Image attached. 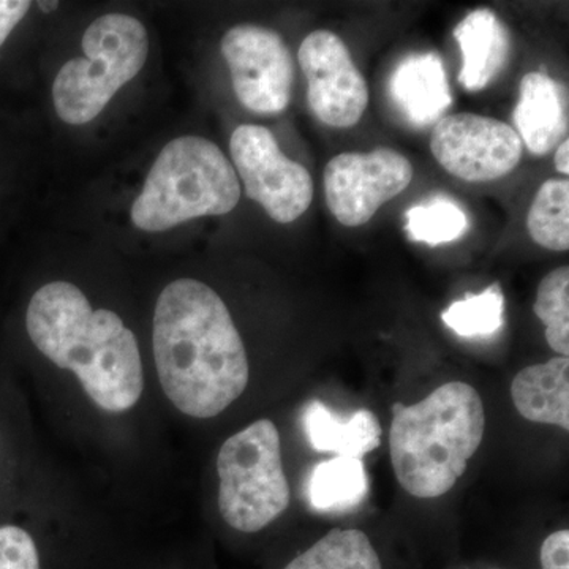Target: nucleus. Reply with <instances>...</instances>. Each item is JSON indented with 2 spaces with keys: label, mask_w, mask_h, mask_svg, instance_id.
I'll list each match as a JSON object with an SVG mask.
<instances>
[{
  "label": "nucleus",
  "mask_w": 569,
  "mask_h": 569,
  "mask_svg": "<svg viewBox=\"0 0 569 569\" xmlns=\"http://www.w3.org/2000/svg\"><path fill=\"white\" fill-rule=\"evenodd\" d=\"M26 332L51 369V415L114 482L156 470L167 427L140 339L116 310L93 307L78 284H41Z\"/></svg>",
  "instance_id": "obj_1"
},
{
  "label": "nucleus",
  "mask_w": 569,
  "mask_h": 569,
  "mask_svg": "<svg viewBox=\"0 0 569 569\" xmlns=\"http://www.w3.org/2000/svg\"><path fill=\"white\" fill-rule=\"evenodd\" d=\"M151 373L164 422L209 426L252 383V365L230 307L211 284L182 277L157 296Z\"/></svg>",
  "instance_id": "obj_2"
},
{
  "label": "nucleus",
  "mask_w": 569,
  "mask_h": 569,
  "mask_svg": "<svg viewBox=\"0 0 569 569\" xmlns=\"http://www.w3.org/2000/svg\"><path fill=\"white\" fill-rule=\"evenodd\" d=\"M392 411L389 452L397 481L417 498L445 496L485 438V403L477 388L451 381L413 406L396 403Z\"/></svg>",
  "instance_id": "obj_3"
},
{
  "label": "nucleus",
  "mask_w": 569,
  "mask_h": 569,
  "mask_svg": "<svg viewBox=\"0 0 569 569\" xmlns=\"http://www.w3.org/2000/svg\"><path fill=\"white\" fill-rule=\"evenodd\" d=\"M239 200L238 173L219 146L201 137L176 138L153 162L132 206V222L160 233L200 217L224 216Z\"/></svg>",
  "instance_id": "obj_4"
},
{
  "label": "nucleus",
  "mask_w": 569,
  "mask_h": 569,
  "mask_svg": "<svg viewBox=\"0 0 569 569\" xmlns=\"http://www.w3.org/2000/svg\"><path fill=\"white\" fill-rule=\"evenodd\" d=\"M213 475L217 518L234 533L260 535L290 508L282 436L272 419H254L224 438L213 459Z\"/></svg>",
  "instance_id": "obj_5"
},
{
  "label": "nucleus",
  "mask_w": 569,
  "mask_h": 569,
  "mask_svg": "<svg viewBox=\"0 0 569 569\" xmlns=\"http://www.w3.org/2000/svg\"><path fill=\"white\" fill-rule=\"evenodd\" d=\"M84 58L63 63L52 84L56 112L70 126L93 121L144 67L149 39L137 18L100 17L82 36Z\"/></svg>",
  "instance_id": "obj_6"
},
{
  "label": "nucleus",
  "mask_w": 569,
  "mask_h": 569,
  "mask_svg": "<svg viewBox=\"0 0 569 569\" xmlns=\"http://www.w3.org/2000/svg\"><path fill=\"white\" fill-rule=\"evenodd\" d=\"M108 559L99 520L59 486H52L32 523H0V569H107Z\"/></svg>",
  "instance_id": "obj_7"
},
{
  "label": "nucleus",
  "mask_w": 569,
  "mask_h": 569,
  "mask_svg": "<svg viewBox=\"0 0 569 569\" xmlns=\"http://www.w3.org/2000/svg\"><path fill=\"white\" fill-rule=\"evenodd\" d=\"M230 151L247 197L274 222H295L310 208L312 176L284 156L271 130L254 123L239 126L231 134Z\"/></svg>",
  "instance_id": "obj_8"
},
{
  "label": "nucleus",
  "mask_w": 569,
  "mask_h": 569,
  "mask_svg": "<svg viewBox=\"0 0 569 569\" xmlns=\"http://www.w3.org/2000/svg\"><path fill=\"white\" fill-rule=\"evenodd\" d=\"M220 48L242 107L264 116L287 110L295 62L279 32L254 24L234 26L224 33Z\"/></svg>",
  "instance_id": "obj_9"
},
{
  "label": "nucleus",
  "mask_w": 569,
  "mask_h": 569,
  "mask_svg": "<svg viewBox=\"0 0 569 569\" xmlns=\"http://www.w3.org/2000/svg\"><path fill=\"white\" fill-rule=\"evenodd\" d=\"M411 179L413 167L395 149L340 153L325 168L326 204L343 227H361L399 197Z\"/></svg>",
  "instance_id": "obj_10"
},
{
  "label": "nucleus",
  "mask_w": 569,
  "mask_h": 569,
  "mask_svg": "<svg viewBox=\"0 0 569 569\" xmlns=\"http://www.w3.org/2000/svg\"><path fill=\"white\" fill-rule=\"evenodd\" d=\"M430 151L449 174L467 182H489L518 167L523 144L509 123L459 112L437 122Z\"/></svg>",
  "instance_id": "obj_11"
},
{
  "label": "nucleus",
  "mask_w": 569,
  "mask_h": 569,
  "mask_svg": "<svg viewBox=\"0 0 569 569\" xmlns=\"http://www.w3.org/2000/svg\"><path fill=\"white\" fill-rule=\"evenodd\" d=\"M298 61L307 80V102L318 121L336 129H350L361 121L369 88L337 33H309L299 48Z\"/></svg>",
  "instance_id": "obj_12"
},
{
  "label": "nucleus",
  "mask_w": 569,
  "mask_h": 569,
  "mask_svg": "<svg viewBox=\"0 0 569 569\" xmlns=\"http://www.w3.org/2000/svg\"><path fill=\"white\" fill-rule=\"evenodd\" d=\"M389 96L410 126L426 129L443 119L452 103L447 70L437 52H413L397 63Z\"/></svg>",
  "instance_id": "obj_13"
},
{
  "label": "nucleus",
  "mask_w": 569,
  "mask_h": 569,
  "mask_svg": "<svg viewBox=\"0 0 569 569\" xmlns=\"http://www.w3.org/2000/svg\"><path fill=\"white\" fill-rule=\"evenodd\" d=\"M512 119L522 144L535 156H548L567 140V89L541 71L527 73Z\"/></svg>",
  "instance_id": "obj_14"
},
{
  "label": "nucleus",
  "mask_w": 569,
  "mask_h": 569,
  "mask_svg": "<svg viewBox=\"0 0 569 569\" xmlns=\"http://www.w3.org/2000/svg\"><path fill=\"white\" fill-rule=\"evenodd\" d=\"M452 36L462 51L463 63L459 71L462 88L468 92L488 88L511 56L512 40L507 24L492 10L478 9L456 26Z\"/></svg>",
  "instance_id": "obj_15"
},
{
  "label": "nucleus",
  "mask_w": 569,
  "mask_h": 569,
  "mask_svg": "<svg viewBox=\"0 0 569 569\" xmlns=\"http://www.w3.org/2000/svg\"><path fill=\"white\" fill-rule=\"evenodd\" d=\"M520 417L569 430V359L563 356L520 370L511 383Z\"/></svg>",
  "instance_id": "obj_16"
},
{
  "label": "nucleus",
  "mask_w": 569,
  "mask_h": 569,
  "mask_svg": "<svg viewBox=\"0 0 569 569\" xmlns=\"http://www.w3.org/2000/svg\"><path fill=\"white\" fill-rule=\"evenodd\" d=\"M305 425L310 447L336 458L362 460L380 447L383 433L372 411L359 410L350 421H340L318 400L307 407Z\"/></svg>",
  "instance_id": "obj_17"
},
{
  "label": "nucleus",
  "mask_w": 569,
  "mask_h": 569,
  "mask_svg": "<svg viewBox=\"0 0 569 569\" xmlns=\"http://www.w3.org/2000/svg\"><path fill=\"white\" fill-rule=\"evenodd\" d=\"M282 569H383V565L365 531L335 529Z\"/></svg>",
  "instance_id": "obj_18"
},
{
  "label": "nucleus",
  "mask_w": 569,
  "mask_h": 569,
  "mask_svg": "<svg viewBox=\"0 0 569 569\" xmlns=\"http://www.w3.org/2000/svg\"><path fill=\"white\" fill-rule=\"evenodd\" d=\"M367 492V475L361 459L335 458L318 463L310 475L309 500L313 508L346 509Z\"/></svg>",
  "instance_id": "obj_19"
},
{
  "label": "nucleus",
  "mask_w": 569,
  "mask_h": 569,
  "mask_svg": "<svg viewBox=\"0 0 569 569\" xmlns=\"http://www.w3.org/2000/svg\"><path fill=\"white\" fill-rule=\"evenodd\" d=\"M527 228L538 246L553 252L569 249V181L549 179L538 190L527 216Z\"/></svg>",
  "instance_id": "obj_20"
},
{
  "label": "nucleus",
  "mask_w": 569,
  "mask_h": 569,
  "mask_svg": "<svg viewBox=\"0 0 569 569\" xmlns=\"http://www.w3.org/2000/svg\"><path fill=\"white\" fill-rule=\"evenodd\" d=\"M406 230L411 241L427 246L456 241L467 230V213L447 197H433L406 213Z\"/></svg>",
  "instance_id": "obj_21"
},
{
  "label": "nucleus",
  "mask_w": 569,
  "mask_h": 569,
  "mask_svg": "<svg viewBox=\"0 0 569 569\" xmlns=\"http://www.w3.org/2000/svg\"><path fill=\"white\" fill-rule=\"evenodd\" d=\"M505 298L500 283H493L479 295H467L441 313L451 331L466 339L497 335L503 326Z\"/></svg>",
  "instance_id": "obj_22"
},
{
  "label": "nucleus",
  "mask_w": 569,
  "mask_h": 569,
  "mask_svg": "<svg viewBox=\"0 0 569 569\" xmlns=\"http://www.w3.org/2000/svg\"><path fill=\"white\" fill-rule=\"evenodd\" d=\"M535 313L545 323L546 340L563 358L569 355V268L549 272L538 287Z\"/></svg>",
  "instance_id": "obj_23"
},
{
  "label": "nucleus",
  "mask_w": 569,
  "mask_h": 569,
  "mask_svg": "<svg viewBox=\"0 0 569 569\" xmlns=\"http://www.w3.org/2000/svg\"><path fill=\"white\" fill-rule=\"evenodd\" d=\"M121 569H204V567L193 552L179 546V548L156 550V552H144L140 549Z\"/></svg>",
  "instance_id": "obj_24"
},
{
  "label": "nucleus",
  "mask_w": 569,
  "mask_h": 569,
  "mask_svg": "<svg viewBox=\"0 0 569 569\" xmlns=\"http://www.w3.org/2000/svg\"><path fill=\"white\" fill-rule=\"evenodd\" d=\"M542 569H569V530L549 535L539 550Z\"/></svg>",
  "instance_id": "obj_25"
},
{
  "label": "nucleus",
  "mask_w": 569,
  "mask_h": 569,
  "mask_svg": "<svg viewBox=\"0 0 569 569\" xmlns=\"http://www.w3.org/2000/svg\"><path fill=\"white\" fill-rule=\"evenodd\" d=\"M31 6L29 0H0V47L20 24Z\"/></svg>",
  "instance_id": "obj_26"
},
{
  "label": "nucleus",
  "mask_w": 569,
  "mask_h": 569,
  "mask_svg": "<svg viewBox=\"0 0 569 569\" xmlns=\"http://www.w3.org/2000/svg\"><path fill=\"white\" fill-rule=\"evenodd\" d=\"M556 168L559 173L569 174V141L563 140L557 146L556 152Z\"/></svg>",
  "instance_id": "obj_27"
},
{
  "label": "nucleus",
  "mask_w": 569,
  "mask_h": 569,
  "mask_svg": "<svg viewBox=\"0 0 569 569\" xmlns=\"http://www.w3.org/2000/svg\"><path fill=\"white\" fill-rule=\"evenodd\" d=\"M58 2H40V9L43 10L44 13H51V11L58 9Z\"/></svg>",
  "instance_id": "obj_28"
},
{
  "label": "nucleus",
  "mask_w": 569,
  "mask_h": 569,
  "mask_svg": "<svg viewBox=\"0 0 569 569\" xmlns=\"http://www.w3.org/2000/svg\"><path fill=\"white\" fill-rule=\"evenodd\" d=\"M2 451H3V440H2V432H0V459H2Z\"/></svg>",
  "instance_id": "obj_29"
},
{
  "label": "nucleus",
  "mask_w": 569,
  "mask_h": 569,
  "mask_svg": "<svg viewBox=\"0 0 569 569\" xmlns=\"http://www.w3.org/2000/svg\"><path fill=\"white\" fill-rule=\"evenodd\" d=\"M490 569H501V568H490Z\"/></svg>",
  "instance_id": "obj_30"
}]
</instances>
